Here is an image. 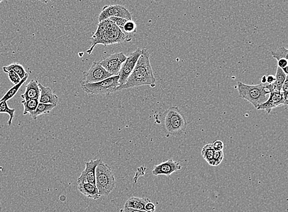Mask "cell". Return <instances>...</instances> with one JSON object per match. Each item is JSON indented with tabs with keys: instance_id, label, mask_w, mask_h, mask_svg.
Returning a JSON list of instances; mask_svg holds the SVG:
<instances>
[{
	"instance_id": "obj_12",
	"label": "cell",
	"mask_w": 288,
	"mask_h": 212,
	"mask_svg": "<svg viewBox=\"0 0 288 212\" xmlns=\"http://www.w3.org/2000/svg\"><path fill=\"white\" fill-rule=\"evenodd\" d=\"M181 169L182 166L180 164L174 161L173 159H170L155 166L152 174L155 176L161 175L170 176L173 173L181 170Z\"/></svg>"
},
{
	"instance_id": "obj_7",
	"label": "cell",
	"mask_w": 288,
	"mask_h": 212,
	"mask_svg": "<svg viewBox=\"0 0 288 212\" xmlns=\"http://www.w3.org/2000/svg\"><path fill=\"white\" fill-rule=\"evenodd\" d=\"M113 76L100 64V62H93L89 71L84 73V77L80 84H93L102 81Z\"/></svg>"
},
{
	"instance_id": "obj_30",
	"label": "cell",
	"mask_w": 288,
	"mask_h": 212,
	"mask_svg": "<svg viewBox=\"0 0 288 212\" xmlns=\"http://www.w3.org/2000/svg\"><path fill=\"white\" fill-rule=\"evenodd\" d=\"M278 67L281 68V69L284 71L288 75V59H282L278 60Z\"/></svg>"
},
{
	"instance_id": "obj_34",
	"label": "cell",
	"mask_w": 288,
	"mask_h": 212,
	"mask_svg": "<svg viewBox=\"0 0 288 212\" xmlns=\"http://www.w3.org/2000/svg\"><path fill=\"white\" fill-rule=\"evenodd\" d=\"M275 81V77L274 75H269L267 76V84H273Z\"/></svg>"
},
{
	"instance_id": "obj_15",
	"label": "cell",
	"mask_w": 288,
	"mask_h": 212,
	"mask_svg": "<svg viewBox=\"0 0 288 212\" xmlns=\"http://www.w3.org/2000/svg\"><path fill=\"white\" fill-rule=\"evenodd\" d=\"M37 80L32 79L26 85L25 92L21 95L24 100L39 99L40 97V89Z\"/></svg>"
},
{
	"instance_id": "obj_21",
	"label": "cell",
	"mask_w": 288,
	"mask_h": 212,
	"mask_svg": "<svg viewBox=\"0 0 288 212\" xmlns=\"http://www.w3.org/2000/svg\"><path fill=\"white\" fill-rule=\"evenodd\" d=\"M28 77H29V74L27 73V74L25 75V76L23 78L19 84L14 85L13 87L10 88V89L7 91L6 94H5L1 99L0 100V102H7V100H11V98H13L14 96L17 94V93L18 92V91L22 87V85L27 81Z\"/></svg>"
},
{
	"instance_id": "obj_10",
	"label": "cell",
	"mask_w": 288,
	"mask_h": 212,
	"mask_svg": "<svg viewBox=\"0 0 288 212\" xmlns=\"http://www.w3.org/2000/svg\"><path fill=\"white\" fill-rule=\"evenodd\" d=\"M142 53L143 49L138 48L135 51L131 53L129 56L127 57V59L123 63L118 74L119 77H120V80H119L120 86L123 85L126 82L127 78L133 71L134 68H135L136 63H137L138 60Z\"/></svg>"
},
{
	"instance_id": "obj_37",
	"label": "cell",
	"mask_w": 288,
	"mask_h": 212,
	"mask_svg": "<svg viewBox=\"0 0 288 212\" xmlns=\"http://www.w3.org/2000/svg\"><path fill=\"white\" fill-rule=\"evenodd\" d=\"M2 1V0H0V3Z\"/></svg>"
},
{
	"instance_id": "obj_32",
	"label": "cell",
	"mask_w": 288,
	"mask_h": 212,
	"mask_svg": "<svg viewBox=\"0 0 288 212\" xmlns=\"http://www.w3.org/2000/svg\"><path fill=\"white\" fill-rule=\"evenodd\" d=\"M156 211V206L151 202H149L145 206V211L148 212H155Z\"/></svg>"
},
{
	"instance_id": "obj_4",
	"label": "cell",
	"mask_w": 288,
	"mask_h": 212,
	"mask_svg": "<svg viewBox=\"0 0 288 212\" xmlns=\"http://www.w3.org/2000/svg\"><path fill=\"white\" fill-rule=\"evenodd\" d=\"M237 88L239 97L249 102L255 108L266 102L270 94L266 84L251 85L238 82Z\"/></svg>"
},
{
	"instance_id": "obj_35",
	"label": "cell",
	"mask_w": 288,
	"mask_h": 212,
	"mask_svg": "<svg viewBox=\"0 0 288 212\" xmlns=\"http://www.w3.org/2000/svg\"><path fill=\"white\" fill-rule=\"evenodd\" d=\"M261 82H262V84H266V82H267V76H266V75H264V76L262 77Z\"/></svg>"
},
{
	"instance_id": "obj_6",
	"label": "cell",
	"mask_w": 288,
	"mask_h": 212,
	"mask_svg": "<svg viewBox=\"0 0 288 212\" xmlns=\"http://www.w3.org/2000/svg\"><path fill=\"white\" fill-rule=\"evenodd\" d=\"M119 75H113L102 81L93 84H80L81 87L88 95H102L108 96L116 92V88L120 85Z\"/></svg>"
},
{
	"instance_id": "obj_13",
	"label": "cell",
	"mask_w": 288,
	"mask_h": 212,
	"mask_svg": "<svg viewBox=\"0 0 288 212\" xmlns=\"http://www.w3.org/2000/svg\"><path fill=\"white\" fill-rule=\"evenodd\" d=\"M100 159L91 160L85 163V168L82 175L78 178L77 182L89 183L95 185V170L100 161Z\"/></svg>"
},
{
	"instance_id": "obj_3",
	"label": "cell",
	"mask_w": 288,
	"mask_h": 212,
	"mask_svg": "<svg viewBox=\"0 0 288 212\" xmlns=\"http://www.w3.org/2000/svg\"><path fill=\"white\" fill-rule=\"evenodd\" d=\"M163 116L164 129L165 132L175 137L184 135L188 123L177 106L168 108Z\"/></svg>"
},
{
	"instance_id": "obj_1",
	"label": "cell",
	"mask_w": 288,
	"mask_h": 212,
	"mask_svg": "<svg viewBox=\"0 0 288 212\" xmlns=\"http://www.w3.org/2000/svg\"><path fill=\"white\" fill-rule=\"evenodd\" d=\"M156 78L150 64V54L147 49H144L133 71L124 84L116 88V91L144 85L154 88L156 87Z\"/></svg>"
},
{
	"instance_id": "obj_20",
	"label": "cell",
	"mask_w": 288,
	"mask_h": 212,
	"mask_svg": "<svg viewBox=\"0 0 288 212\" xmlns=\"http://www.w3.org/2000/svg\"><path fill=\"white\" fill-rule=\"evenodd\" d=\"M136 32V25L132 20L129 21L127 20L123 25L122 30L123 34L124 35L126 42H128L132 41L134 34Z\"/></svg>"
},
{
	"instance_id": "obj_36",
	"label": "cell",
	"mask_w": 288,
	"mask_h": 212,
	"mask_svg": "<svg viewBox=\"0 0 288 212\" xmlns=\"http://www.w3.org/2000/svg\"><path fill=\"white\" fill-rule=\"evenodd\" d=\"M39 1L44 2V3H47V2L52 1V0H39Z\"/></svg>"
},
{
	"instance_id": "obj_31",
	"label": "cell",
	"mask_w": 288,
	"mask_h": 212,
	"mask_svg": "<svg viewBox=\"0 0 288 212\" xmlns=\"http://www.w3.org/2000/svg\"><path fill=\"white\" fill-rule=\"evenodd\" d=\"M224 143L221 141H216L212 143V147L214 151H220L223 150Z\"/></svg>"
},
{
	"instance_id": "obj_2",
	"label": "cell",
	"mask_w": 288,
	"mask_h": 212,
	"mask_svg": "<svg viewBox=\"0 0 288 212\" xmlns=\"http://www.w3.org/2000/svg\"><path fill=\"white\" fill-rule=\"evenodd\" d=\"M91 40L92 41V45L87 50L88 54L92 53L94 47L97 44L107 45L126 42L124 35L109 19L99 22L97 31L93 34Z\"/></svg>"
},
{
	"instance_id": "obj_28",
	"label": "cell",
	"mask_w": 288,
	"mask_h": 212,
	"mask_svg": "<svg viewBox=\"0 0 288 212\" xmlns=\"http://www.w3.org/2000/svg\"><path fill=\"white\" fill-rule=\"evenodd\" d=\"M8 74V77L11 82L14 85H16L19 84L21 80H22L21 78L19 76V75L17 73L13 71H10L7 73Z\"/></svg>"
},
{
	"instance_id": "obj_25",
	"label": "cell",
	"mask_w": 288,
	"mask_h": 212,
	"mask_svg": "<svg viewBox=\"0 0 288 212\" xmlns=\"http://www.w3.org/2000/svg\"><path fill=\"white\" fill-rule=\"evenodd\" d=\"M15 108H9L7 102H0V113H7L9 115V119L7 125L11 126L12 120L14 118Z\"/></svg>"
},
{
	"instance_id": "obj_27",
	"label": "cell",
	"mask_w": 288,
	"mask_h": 212,
	"mask_svg": "<svg viewBox=\"0 0 288 212\" xmlns=\"http://www.w3.org/2000/svg\"><path fill=\"white\" fill-rule=\"evenodd\" d=\"M224 158L223 151H214L213 160H212L210 166H218L222 162Z\"/></svg>"
},
{
	"instance_id": "obj_18",
	"label": "cell",
	"mask_w": 288,
	"mask_h": 212,
	"mask_svg": "<svg viewBox=\"0 0 288 212\" xmlns=\"http://www.w3.org/2000/svg\"><path fill=\"white\" fill-rule=\"evenodd\" d=\"M55 107H56V105L44 104V103H39L36 110H35L34 112L30 113L29 115L33 119L37 120L39 116L42 114H46V113H49L50 111L54 109Z\"/></svg>"
},
{
	"instance_id": "obj_17",
	"label": "cell",
	"mask_w": 288,
	"mask_h": 212,
	"mask_svg": "<svg viewBox=\"0 0 288 212\" xmlns=\"http://www.w3.org/2000/svg\"><path fill=\"white\" fill-rule=\"evenodd\" d=\"M149 202H151V201L148 198H137V197H132V198H130L126 201L123 207L145 211L146 204L149 203Z\"/></svg>"
},
{
	"instance_id": "obj_19",
	"label": "cell",
	"mask_w": 288,
	"mask_h": 212,
	"mask_svg": "<svg viewBox=\"0 0 288 212\" xmlns=\"http://www.w3.org/2000/svg\"><path fill=\"white\" fill-rule=\"evenodd\" d=\"M275 81L272 85V91L281 92L283 85H284L285 80L288 77V75L283 71L281 68L277 67L276 74L275 75Z\"/></svg>"
},
{
	"instance_id": "obj_11",
	"label": "cell",
	"mask_w": 288,
	"mask_h": 212,
	"mask_svg": "<svg viewBox=\"0 0 288 212\" xmlns=\"http://www.w3.org/2000/svg\"><path fill=\"white\" fill-rule=\"evenodd\" d=\"M287 106L284 98H283L281 92L277 91H271L270 92L269 98L266 102L258 106L256 108L257 110H263L266 111L267 113H270L274 108L279 107L280 106Z\"/></svg>"
},
{
	"instance_id": "obj_33",
	"label": "cell",
	"mask_w": 288,
	"mask_h": 212,
	"mask_svg": "<svg viewBox=\"0 0 288 212\" xmlns=\"http://www.w3.org/2000/svg\"><path fill=\"white\" fill-rule=\"evenodd\" d=\"M120 212H148L145 211L137 210V209H134L132 208H125L121 209Z\"/></svg>"
},
{
	"instance_id": "obj_22",
	"label": "cell",
	"mask_w": 288,
	"mask_h": 212,
	"mask_svg": "<svg viewBox=\"0 0 288 212\" xmlns=\"http://www.w3.org/2000/svg\"><path fill=\"white\" fill-rule=\"evenodd\" d=\"M2 70L6 73L10 71H13L14 72L19 75L21 79L25 76L27 73L24 67L22 65L17 64V63H13V64L3 67H2Z\"/></svg>"
},
{
	"instance_id": "obj_16",
	"label": "cell",
	"mask_w": 288,
	"mask_h": 212,
	"mask_svg": "<svg viewBox=\"0 0 288 212\" xmlns=\"http://www.w3.org/2000/svg\"><path fill=\"white\" fill-rule=\"evenodd\" d=\"M78 190L87 198L97 200L100 198L101 196L96 185L89 183H78Z\"/></svg>"
},
{
	"instance_id": "obj_26",
	"label": "cell",
	"mask_w": 288,
	"mask_h": 212,
	"mask_svg": "<svg viewBox=\"0 0 288 212\" xmlns=\"http://www.w3.org/2000/svg\"><path fill=\"white\" fill-rule=\"evenodd\" d=\"M288 50L284 47H280L275 51L272 52V57L277 61L282 59H288Z\"/></svg>"
},
{
	"instance_id": "obj_23",
	"label": "cell",
	"mask_w": 288,
	"mask_h": 212,
	"mask_svg": "<svg viewBox=\"0 0 288 212\" xmlns=\"http://www.w3.org/2000/svg\"><path fill=\"white\" fill-rule=\"evenodd\" d=\"M39 103V99L22 100L21 103L23 106H24V107L23 115H25L27 114H30V113L34 112V111L36 110Z\"/></svg>"
},
{
	"instance_id": "obj_8",
	"label": "cell",
	"mask_w": 288,
	"mask_h": 212,
	"mask_svg": "<svg viewBox=\"0 0 288 212\" xmlns=\"http://www.w3.org/2000/svg\"><path fill=\"white\" fill-rule=\"evenodd\" d=\"M127 57L123 52L116 53L108 55L100 64L111 74L118 75Z\"/></svg>"
},
{
	"instance_id": "obj_9",
	"label": "cell",
	"mask_w": 288,
	"mask_h": 212,
	"mask_svg": "<svg viewBox=\"0 0 288 212\" xmlns=\"http://www.w3.org/2000/svg\"><path fill=\"white\" fill-rule=\"evenodd\" d=\"M111 17H120L129 21L132 20V14L124 6L116 4L107 5L103 7L98 17V22H102Z\"/></svg>"
},
{
	"instance_id": "obj_29",
	"label": "cell",
	"mask_w": 288,
	"mask_h": 212,
	"mask_svg": "<svg viewBox=\"0 0 288 212\" xmlns=\"http://www.w3.org/2000/svg\"><path fill=\"white\" fill-rule=\"evenodd\" d=\"M281 94L283 98H284L285 103L288 105V77L285 80L284 85H283L281 89Z\"/></svg>"
},
{
	"instance_id": "obj_14",
	"label": "cell",
	"mask_w": 288,
	"mask_h": 212,
	"mask_svg": "<svg viewBox=\"0 0 288 212\" xmlns=\"http://www.w3.org/2000/svg\"><path fill=\"white\" fill-rule=\"evenodd\" d=\"M40 89V97L39 102L44 104H51L57 105L59 102V98L55 94L51 88L44 87L40 83H39Z\"/></svg>"
},
{
	"instance_id": "obj_24",
	"label": "cell",
	"mask_w": 288,
	"mask_h": 212,
	"mask_svg": "<svg viewBox=\"0 0 288 212\" xmlns=\"http://www.w3.org/2000/svg\"><path fill=\"white\" fill-rule=\"evenodd\" d=\"M214 153V150L212 147V143H208L202 148V155L209 165H210L212 160H213Z\"/></svg>"
},
{
	"instance_id": "obj_5",
	"label": "cell",
	"mask_w": 288,
	"mask_h": 212,
	"mask_svg": "<svg viewBox=\"0 0 288 212\" xmlns=\"http://www.w3.org/2000/svg\"><path fill=\"white\" fill-rule=\"evenodd\" d=\"M95 185L101 196L109 195L115 188L116 180L112 170L102 161L96 168Z\"/></svg>"
}]
</instances>
